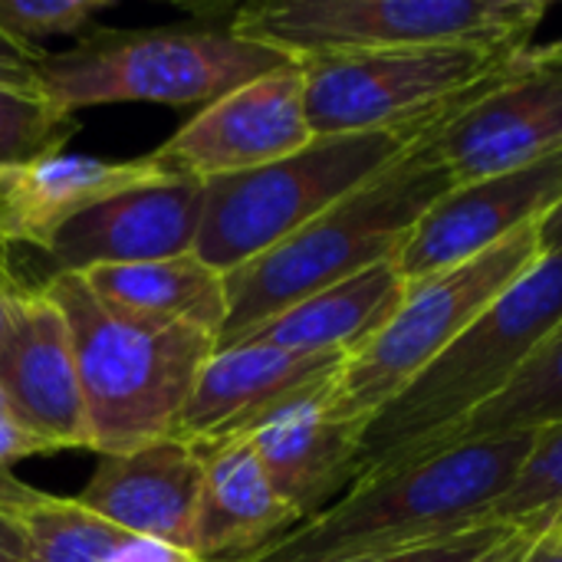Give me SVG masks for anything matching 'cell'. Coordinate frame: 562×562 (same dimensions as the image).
Segmentation results:
<instances>
[{
    "instance_id": "603a6c76",
    "label": "cell",
    "mask_w": 562,
    "mask_h": 562,
    "mask_svg": "<svg viewBox=\"0 0 562 562\" xmlns=\"http://www.w3.org/2000/svg\"><path fill=\"white\" fill-rule=\"evenodd\" d=\"M26 562H115L132 543L125 530L86 510L76 497L40 494L20 514Z\"/></svg>"
},
{
    "instance_id": "f546056e",
    "label": "cell",
    "mask_w": 562,
    "mask_h": 562,
    "mask_svg": "<svg viewBox=\"0 0 562 562\" xmlns=\"http://www.w3.org/2000/svg\"><path fill=\"white\" fill-rule=\"evenodd\" d=\"M537 533H540V530L517 527L510 537H504L494 550H487L484 557H477L474 562H524V557H527V550H530V543H533Z\"/></svg>"
},
{
    "instance_id": "f1b7e54d",
    "label": "cell",
    "mask_w": 562,
    "mask_h": 562,
    "mask_svg": "<svg viewBox=\"0 0 562 562\" xmlns=\"http://www.w3.org/2000/svg\"><path fill=\"white\" fill-rule=\"evenodd\" d=\"M43 56L16 46L13 40H7L0 33V82H10V86H40L36 82V63Z\"/></svg>"
},
{
    "instance_id": "6da1fadb",
    "label": "cell",
    "mask_w": 562,
    "mask_h": 562,
    "mask_svg": "<svg viewBox=\"0 0 562 562\" xmlns=\"http://www.w3.org/2000/svg\"><path fill=\"white\" fill-rule=\"evenodd\" d=\"M435 132L283 244L227 273V323L217 349L234 346L286 306L395 260L425 211L454 188Z\"/></svg>"
},
{
    "instance_id": "ffe728a7",
    "label": "cell",
    "mask_w": 562,
    "mask_h": 562,
    "mask_svg": "<svg viewBox=\"0 0 562 562\" xmlns=\"http://www.w3.org/2000/svg\"><path fill=\"white\" fill-rule=\"evenodd\" d=\"M405 296L395 260L379 263L346 283L319 290L267 323L244 333L234 346H270L296 356H352L369 342ZM231 349V346H227Z\"/></svg>"
},
{
    "instance_id": "d6986e66",
    "label": "cell",
    "mask_w": 562,
    "mask_h": 562,
    "mask_svg": "<svg viewBox=\"0 0 562 562\" xmlns=\"http://www.w3.org/2000/svg\"><path fill=\"white\" fill-rule=\"evenodd\" d=\"M204 461L188 553L201 562H254L303 520L273 491L250 438L194 445Z\"/></svg>"
},
{
    "instance_id": "2e32d148",
    "label": "cell",
    "mask_w": 562,
    "mask_h": 562,
    "mask_svg": "<svg viewBox=\"0 0 562 562\" xmlns=\"http://www.w3.org/2000/svg\"><path fill=\"white\" fill-rule=\"evenodd\" d=\"M204 461L184 438H161L128 454H102L79 504L135 540L191 547Z\"/></svg>"
},
{
    "instance_id": "ba28073f",
    "label": "cell",
    "mask_w": 562,
    "mask_h": 562,
    "mask_svg": "<svg viewBox=\"0 0 562 562\" xmlns=\"http://www.w3.org/2000/svg\"><path fill=\"white\" fill-rule=\"evenodd\" d=\"M540 257V224H530L474 260L408 283L389 323L342 362L329 389L333 415L366 428Z\"/></svg>"
},
{
    "instance_id": "83f0119b",
    "label": "cell",
    "mask_w": 562,
    "mask_h": 562,
    "mask_svg": "<svg viewBox=\"0 0 562 562\" xmlns=\"http://www.w3.org/2000/svg\"><path fill=\"white\" fill-rule=\"evenodd\" d=\"M517 527H477V530H464V533H451L412 550H398V553H385V557H366V560H346V562H474L484 557L487 550H494L504 537H510Z\"/></svg>"
},
{
    "instance_id": "e0dca14e",
    "label": "cell",
    "mask_w": 562,
    "mask_h": 562,
    "mask_svg": "<svg viewBox=\"0 0 562 562\" xmlns=\"http://www.w3.org/2000/svg\"><path fill=\"white\" fill-rule=\"evenodd\" d=\"M178 178L155 155L109 161L92 155H43L0 168V244H30L46 254L53 237L102 201Z\"/></svg>"
},
{
    "instance_id": "44dd1931",
    "label": "cell",
    "mask_w": 562,
    "mask_h": 562,
    "mask_svg": "<svg viewBox=\"0 0 562 562\" xmlns=\"http://www.w3.org/2000/svg\"><path fill=\"white\" fill-rule=\"evenodd\" d=\"M79 277L92 286L99 300L135 316L188 323L214 333L217 339L227 323L224 273L207 267L198 254H181L148 263L95 267Z\"/></svg>"
},
{
    "instance_id": "836d02e7",
    "label": "cell",
    "mask_w": 562,
    "mask_h": 562,
    "mask_svg": "<svg viewBox=\"0 0 562 562\" xmlns=\"http://www.w3.org/2000/svg\"><path fill=\"white\" fill-rule=\"evenodd\" d=\"M517 66H527V69H540V66H562V36L550 40V43H533L527 46L520 56H517Z\"/></svg>"
},
{
    "instance_id": "e575fe53",
    "label": "cell",
    "mask_w": 562,
    "mask_h": 562,
    "mask_svg": "<svg viewBox=\"0 0 562 562\" xmlns=\"http://www.w3.org/2000/svg\"><path fill=\"white\" fill-rule=\"evenodd\" d=\"M540 250L547 257H560L562 254V201L540 221Z\"/></svg>"
},
{
    "instance_id": "52a82bcc",
    "label": "cell",
    "mask_w": 562,
    "mask_h": 562,
    "mask_svg": "<svg viewBox=\"0 0 562 562\" xmlns=\"http://www.w3.org/2000/svg\"><path fill=\"white\" fill-rule=\"evenodd\" d=\"M428 132L435 128L326 135L273 165L207 181L194 254L217 273H234L385 171Z\"/></svg>"
},
{
    "instance_id": "5b68a950",
    "label": "cell",
    "mask_w": 562,
    "mask_h": 562,
    "mask_svg": "<svg viewBox=\"0 0 562 562\" xmlns=\"http://www.w3.org/2000/svg\"><path fill=\"white\" fill-rule=\"evenodd\" d=\"M290 63L296 59L240 36L234 26L105 30L56 56H43L36 82L66 115L112 102L211 105Z\"/></svg>"
},
{
    "instance_id": "3957f363",
    "label": "cell",
    "mask_w": 562,
    "mask_h": 562,
    "mask_svg": "<svg viewBox=\"0 0 562 562\" xmlns=\"http://www.w3.org/2000/svg\"><path fill=\"white\" fill-rule=\"evenodd\" d=\"M46 293L72 329L92 451L128 454L178 438L188 398L217 336L109 306L79 273H56Z\"/></svg>"
},
{
    "instance_id": "7a4b0ae2",
    "label": "cell",
    "mask_w": 562,
    "mask_h": 562,
    "mask_svg": "<svg viewBox=\"0 0 562 562\" xmlns=\"http://www.w3.org/2000/svg\"><path fill=\"white\" fill-rule=\"evenodd\" d=\"M530 445L533 435L471 441L366 477L254 562L366 560L487 527Z\"/></svg>"
},
{
    "instance_id": "8fae6325",
    "label": "cell",
    "mask_w": 562,
    "mask_h": 562,
    "mask_svg": "<svg viewBox=\"0 0 562 562\" xmlns=\"http://www.w3.org/2000/svg\"><path fill=\"white\" fill-rule=\"evenodd\" d=\"M562 201V155L454 184L441 194L402 244L395 267L408 283L474 260L530 224H540Z\"/></svg>"
},
{
    "instance_id": "8d00e7d4",
    "label": "cell",
    "mask_w": 562,
    "mask_h": 562,
    "mask_svg": "<svg viewBox=\"0 0 562 562\" xmlns=\"http://www.w3.org/2000/svg\"><path fill=\"white\" fill-rule=\"evenodd\" d=\"M0 290H7V293H16V290H23V286L16 283V277H13V270H10L7 257H3V244H0Z\"/></svg>"
},
{
    "instance_id": "ac0fdd59",
    "label": "cell",
    "mask_w": 562,
    "mask_h": 562,
    "mask_svg": "<svg viewBox=\"0 0 562 562\" xmlns=\"http://www.w3.org/2000/svg\"><path fill=\"white\" fill-rule=\"evenodd\" d=\"M329 389L283 408L247 435L273 491L300 520L333 507L362 477V425L333 415Z\"/></svg>"
},
{
    "instance_id": "277c9868",
    "label": "cell",
    "mask_w": 562,
    "mask_h": 562,
    "mask_svg": "<svg viewBox=\"0 0 562 562\" xmlns=\"http://www.w3.org/2000/svg\"><path fill=\"white\" fill-rule=\"evenodd\" d=\"M562 319V254L540 257L362 428V477H379L468 422Z\"/></svg>"
},
{
    "instance_id": "cb8c5ba5",
    "label": "cell",
    "mask_w": 562,
    "mask_h": 562,
    "mask_svg": "<svg viewBox=\"0 0 562 562\" xmlns=\"http://www.w3.org/2000/svg\"><path fill=\"white\" fill-rule=\"evenodd\" d=\"M562 517V425L533 435V445L501 501L487 510V527L543 530Z\"/></svg>"
},
{
    "instance_id": "4dcf8cb0",
    "label": "cell",
    "mask_w": 562,
    "mask_h": 562,
    "mask_svg": "<svg viewBox=\"0 0 562 562\" xmlns=\"http://www.w3.org/2000/svg\"><path fill=\"white\" fill-rule=\"evenodd\" d=\"M115 562H201L194 560L184 550L175 547H161V543H148V540H135Z\"/></svg>"
},
{
    "instance_id": "8992f818",
    "label": "cell",
    "mask_w": 562,
    "mask_h": 562,
    "mask_svg": "<svg viewBox=\"0 0 562 562\" xmlns=\"http://www.w3.org/2000/svg\"><path fill=\"white\" fill-rule=\"evenodd\" d=\"M547 10L543 0H280L240 7L231 26L296 63L428 46L517 56Z\"/></svg>"
},
{
    "instance_id": "9a60e30c",
    "label": "cell",
    "mask_w": 562,
    "mask_h": 562,
    "mask_svg": "<svg viewBox=\"0 0 562 562\" xmlns=\"http://www.w3.org/2000/svg\"><path fill=\"white\" fill-rule=\"evenodd\" d=\"M346 356H296L270 346L214 349L188 398L178 438L211 445L247 438L283 408L323 392Z\"/></svg>"
},
{
    "instance_id": "30bf717a",
    "label": "cell",
    "mask_w": 562,
    "mask_h": 562,
    "mask_svg": "<svg viewBox=\"0 0 562 562\" xmlns=\"http://www.w3.org/2000/svg\"><path fill=\"white\" fill-rule=\"evenodd\" d=\"M313 138L303 66L290 63L204 105L151 155L178 175L214 181L290 158Z\"/></svg>"
},
{
    "instance_id": "484cf974",
    "label": "cell",
    "mask_w": 562,
    "mask_h": 562,
    "mask_svg": "<svg viewBox=\"0 0 562 562\" xmlns=\"http://www.w3.org/2000/svg\"><path fill=\"white\" fill-rule=\"evenodd\" d=\"M112 7L115 0H0V33L40 56V40L79 36Z\"/></svg>"
},
{
    "instance_id": "d6a6232c",
    "label": "cell",
    "mask_w": 562,
    "mask_h": 562,
    "mask_svg": "<svg viewBox=\"0 0 562 562\" xmlns=\"http://www.w3.org/2000/svg\"><path fill=\"white\" fill-rule=\"evenodd\" d=\"M0 562H26V540L16 517L0 510Z\"/></svg>"
},
{
    "instance_id": "1f68e13d",
    "label": "cell",
    "mask_w": 562,
    "mask_h": 562,
    "mask_svg": "<svg viewBox=\"0 0 562 562\" xmlns=\"http://www.w3.org/2000/svg\"><path fill=\"white\" fill-rule=\"evenodd\" d=\"M524 562H562V520L543 527L533 537V543H530Z\"/></svg>"
},
{
    "instance_id": "d4e9b609",
    "label": "cell",
    "mask_w": 562,
    "mask_h": 562,
    "mask_svg": "<svg viewBox=\"0 0 562 562\" xmlns=\"http://www.w3.org/2000/svg\"><path fill=\"white\" fill-rule=\"evenodd\" d=\"M72 128V115L56 109L40 86L0 82V168L63 151Z\"/></svg>"
},
{
    "instance_id": "4fadbf2b",
    "label": "cell",
    "mask_w": 562,
    "mask_h": 562,
    "mask_svg": "<svg viewBox=\"0 0 562 562\" xmlns=\"http://www.w3.org/2000/svg\"><path fill=\"white\" fill-rule=\"evenodd\" d=\"M454 184L562 155V66L514 72L487 86L431 135Z\"/></svg>"
},
{
    "instance_id": "7402d4cb",
    "label": "cell",
    "mask_w": 562,
    "mask_h": 562,
    "mask_svg": "<svg viewBox=\"0 0 562 562\" xmlns=\"http://www.w3.org/2000/svg\"><path fill=\"white\" fill-rule=\"evenodd\" d=\"M553 425H562V319L540 339V346L527 356L520 372L504 385V392H497L484 408H477L468 422L441 435L412 461L441 454L471 441L537 435Z\"/></svg>"
},
{
    "instance_id": "d590c367",
    "label": "cell",
    "mask_w": 562,
    "mask_h": 562,
    "mask_svg": "<svg viewBox=\"0 0 562 562\" xmlns=\"http://www.w3.org/2000/svg\"><path fill=\"white\" fill-rule=\"evenodd\" d=\"M20 293V290H16ZM16 293H7V290H0V342H3V336H7V329H10V316H13V296Z\"/></svg>"
},
{
    "instance_id": "f35d334b",
    "label": "cell",
    "mask_w": 562,
    "mask_h": 562,
    "mask_svg": "<svg viewBox=\"0 0 562 562\" xmlns=\"http://www.w3.org/2000/svg\"><path fill=\"white\" fill-rule=\"evenodd\" d=\"M560 520H562V517H560Z\"/></svg>"
},
{
    "instance_id": "4316f807",
    "label": "cell",
    "mask_w": 562,
    "mask_h": 562,
    "mask_svg": "<svg viewBox=\"0 0 562 562\" xmlns=\"http://www.w3.org/2000/svg\"><path fill=\"white\" fill-rule=\"evenodd\" d=\"M40 454H56L53 445H46L43 438L23 431L20 425H13L10 418H0V510L16 517L33 507L40 501L43 491L23 484L13 477V464L26 461V458H40Z\"/></svg>"
},
{
    "instance_id": "74e56055",
    "label": "cell",
    "mask_w": 562,
    "mask_h": 562,
    "mask_svg": "<svg viewBox=\"0 0 562 562\" xmlns=\"http://www.w3.org/2000/svg\"><path fill=\"white\" fill-rule=\"evenodd\" d=\"M0 418H10V412H7V402H3V395H0Z\"/></svg>"
},
{
    "instance_id": "7c38bea8",
    "label": "cell",
    "mask_w": 562,
    "mask_h": 562,
    "mask_svg": "<svg viewBox=\"0 0 562 562\" xmlns=\"http://www.w3.org/2000/svg\"><path fill=\"white\" fill-rule=\"evenodd\" d=\"M0 395L10 422L23 431L56 451H92L72 329L46 286L13 296L10 329L0 342Z\"/></svg>"
},
{
    "instance_id": "5bb4252c",
    "label": "cell",
    "mask_w": 562,
    "mask_h": 562,
    "mask_svg": "<svg viewBox=\"0 0 562 562\" xmlns=\"http://www.w3.org/2000/svg\"><path fill=\"white\" fill-rule=\"evenodd\" d=\"M204 204L207 181L188 175L115 194L53 237L49 277L194 254Z\"/></svg>"
},
{
    "instance_id": "9c48e42d",
    "label": "cell",
    "mask_w": 562,
    "mask_h": 562,
    "mask_svg": "<svg viewBox=\"0 0 562 562\" xmlns=\"http://www.w3.org/2000/svg\"><path fill=\"white\" fill-rule=\"evenodd\" d=\"M517 56L428 46L300 63L310 128L316 138L438 128L487 86L507 79Z\"/></svg>"
}]
</instances>
